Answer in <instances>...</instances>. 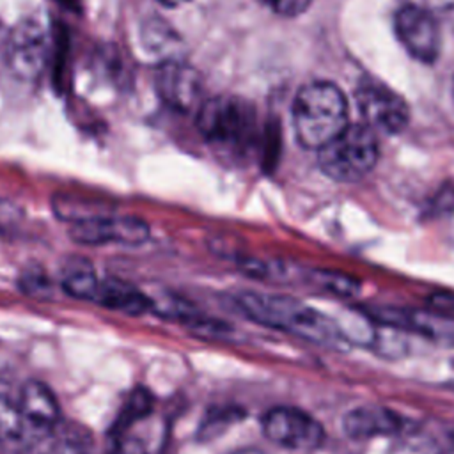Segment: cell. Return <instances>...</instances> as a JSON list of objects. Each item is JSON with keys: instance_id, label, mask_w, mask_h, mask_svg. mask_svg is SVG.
I'll return each mask as SVG.
<instances>
[{"instance_id": "6", "label": "cell", "mask_w": 454, "mask_h": 454, "mask_svg": "<svg viewBox=\"0 0 454 454\" xmlns=\"http://www.w3.org/2000/svg\"><path fill=\"white\" fill-rule=\"evenodd\" d=\"M394 32L404 50L422 64H434L442 51V27L438 18L413 2L403 4L394 14Z\"/></svg>"}, {"instance_id": "32", "label": "cell", "mask_w": 454, "mask_h": 454, "mask_svg": "<svg viewBox=\"0 0 454 454\" xmlns=\"http://www.w3.org/2000/svg\"><path fill=\"white\" fill-rule=\"evenodd\" d=\"M0 30H2V27H0Z\"/></svg>"}, {"instance_id": "30", "label": "cell", "mask_w": 454, "mask_h": 454, "mask_svg": "<svg viewBox=\"0 0 454 454\" xmlns=\"http://www.w3.org/2000/svg\"><path fill=\"white\" fill-rule=\"evenodd\" d=\"M438 454H454V449H449L447 452H438Z\"/></svg>"}, {"instance_id": "23", "label": "cell", "mask_w": 454, "mask_h": 454, "mask_svg": "<svg viewBox=\"0 0 454 454\" xmlns=\"http://www.w3.org/2000/svg\"><path fill=\"white\" fill-rule=\"evenodd\" d=\"M106 454H147V450L142 440L122 433V434L112 436Z\"/></svg>"}, {"instance_id": "11", "label": "cell", "mask_w": 454, "mask_h": 454, "mask_svg": "<svg viewBox=\"0 0 454 454\" xmlns=\"http://www.w3.org/2000/svg\"><path fill=\"white\" fill-rule=\"evenodd\" d=\"M69 236L80 245H142L149 238V225L138 216L99 215L83 222L71 223Z\"/></svg>"}, {"instance_id": "28", "label": "cell", "mask_w": 454, "mask_h": 454, "mask_svg": "<svg viewBox=\"0 0 454 454\" xmlns=\"http://www.w3.org/2000/svg\"><path fill=\"white\" fill-rule=\"evenodd\" d=\"M231 454H264L262 450L259 449H254V447H247V449H239V450H234Z\"/></svg>"}, {"instance_id": "26", "label": "cell", "mask_w": 454, "mask_h": 454, "mask_svg": "<svg viewBox=\"0 0 454 454\" xmlns=\"http://www.w3.org/2000/svg\"><path fill=\"white\" fill-rule=\"evenodd\" d=\"M426 7L438 18L447 21L454 28V0H424Z\"/></svg>"}, {"instance_id": "21", "label": "cell", "mask_w": 454, "mask_h": 454, "mask_svg": "<svg viewBox=\"0 0 454 454\" xmlns=\"http://www.w3.org/2000/svg\"><path fill=\"white\" fill-rule=\"evenodd\" d=\"M440 450L431 440L404 433V438L397 440L388 454H438Z\"/></svg>"}, {"instance_id": "25", "label": "cell", "mask_w": 454, "mask_h": 454, "mask_svg": "<svg viewBox=\"0 0 454 454\" xmlns=\"http://www.w3.org/2000/svg\"><path fill=\"white\" fill-rule=\"evenodd\" d=\"M433 213L454 215V183H445L433 199Z\"/></svg>"}, {"instance_id": "19", "label": "cell", "mask_w": 454, "mask_h": 454, "mask_svg": "<svg viewBox=\"0 0 454 454\" xmlns=\"http://www.w3.org/2000/svg\"><path fill=\"white\" fill-rule=\"evenodd\" d=\"M310 278L317 287H321L335 296H342V298H351V296L358 294L360 287H362L360 280H356L351 275L340 273V271L317 270V271H312Z\"/></svg>"}, {"instance_id": "8", "label": "cell", "mask_w": 454, "mask_h": 454, "mask_svg": "<svg viewBox=\"0 0 454 454\" xmlns=\"http://www.w3.org/2000/svg\"><path fill=\"white\" fill-rule=\"evenodd\" d=\"M18 403L25 422L27 452H32L39 443L50 447L60 426V408L55 394L41 381H28L21 388Z\"/></svg>"}, {"instance_id": "18", "label": "cell", "mask_w": 454, "mask_h": 454, "mask_svg": "<svg viewBox=\"0 0 454 454\" xmlns=\"http://www.w3.org/2000/svg\"><path fill=\"white\" fill-rule=\"evenodd\" d=\"M151 408H153V397L145 388H137L135 392H131L126 404L122 406L117 420L112 426V436L126 433L133 422L149 415Z\"/></svg>"}, {"instance_id": "3", "label": "cell", "mask_w": 454, "mask_h": 454, "mask_svg": "<svg viewBox=\"0 0 454 454\" xmlns=\"http://www.w3.org/2000/svg\"><path fill=\"white\" fill-rule=\"evenodd\" d=\"M197 128L213 149L238 156L255 144V108L241 96H213L197 108Z\"/></svg>"}, {"instance_id": "16", "label": "cell", "mask_w": 454, "mask_h": 454, "mask_svg": "<svg viewBox=\"0 0 454 454\" xmlns=\"http://www.w3.org/2000/svg\"><path fill=\"white\" fill-rule=\"evenodd\" d=\"M99 277L92 264L83 257H71L62 268V289L78 300H96L99 289Z\"/></svg>"}, {"instance_id": "20", "label": "cell", "mask_w": 454, "mask_h": 454, "mask_svg": "<svg viewBox=\"0 0 454 454\" xmlns=\"http://www.w3.org/2000/svg\"><path fill=\"white\" fill-rule=\"evenodd\" d=\"M239 415V411H236L234 408H218V410H211L207 413V419L202 422L200 426V436L202 438H211L216 436L218 433H222L225 427H229L232 422H236V417Z\"/></svg>"}, {"instance_id": "24", "label": "cell", "mask_w": 454, "mask_h": 454, "mask_svg": "<svg viewBox=\"0 0 454 454\" xmlns=\"http://www.w3.org/2000/svg\"><path fill=\"white\" fill-rule=\"evenodd\" d=\"M262 2L273 12L286 16V18H293V16L305 12L312 4V0H262Z\"/></svg>"}, {"instance_id": "1", "label": "cell", "mask_w": 454, "mask_h": 454, "mask_svg": "<svg viewBox=\"0 0 454 454\" xmlns=\"http://www.w3.org/2000/svg\"><path fill=\"white\" fill-rule=\"evenodd\" d=\"M239 309L255 323L275 328L307 342L344 351L349 344L333 317L291 296L243 291L236 296Z\"/></svg>"}, {"instance_id": "17", "label": "cell", "mask_w": 454, "mask_h": 454, "mask_svg": "<svg viewBox=\"0 0 454 454\" xmlns=\"http://www.w3.org/2000/svg\"><path fill=\"white\" fill-rule=\"evenodd\" d=\"M46 454H90V438L80 426H59Z\"/></svg>"}, {"instance_id": "14", "label": "cell", "mask_w": 454, "mask_h": 454, "mask_svg": "<svg viewBox=\"0 0 454 454\" xmlns=\"http://www.w3.org/2000/svg\"><path fill=\"white\" fill-rule=\"evenodd\" d=\"M96 301L106 309L119 310L128 316H140L151 310V298L121 278L101 280Z\"/></svg>"}, {"instance_id": "15", "label": "cell", "mask_w": 454, "mask_h": 454, "mask_svg": "<svg viewBox=\"0 0 454 454\" xmlns=\"http://www.w3.org/2000/svg\"><path fill=\"white\" fill-rule=\"evenodd\" d=\"M0 445L14 452H27L25 422L18 397L0 388Z\"/></svg>"}, {"instance_id": "10", "label": "cell", "mask_w": 454, "mask_h": 454, "mask_svg": "<svg viewBox=\"0 0 454 454\" xmlns=\"http://www.w3.org/2000/svg\"><path fill=\"white\" fill-rule=\"evenodd\" d=\"M374 323L385 328L406 330L419 333L436 344L454 348V314L447 310H415V309H394L383 307L367 312Z\"/></svg>"}, {"instance_id": "29", "label": "cell", "mask_w": 454, "mask_h": 454, "mask_svg": "<svg viewBox=\"0 0 454 454\" xmlns=\"http://www.w3.org/2000/svg\"><path fill=\"white\" fill-rule=\"evenodd\" d=\"M163 5H168V7H176V5H179V4H183V2H186V0H160Z\"/></svg>"}, {"instance_id": "13", "label": "cell", "mask_w": 454, "mask_h": 454, "mask_svg": "<svg viewBox=\"0 0 454 454\" xmlns=\"http://www.w3.org/2000/svg\"><path fill=\"white\" fill-rule=\"evenodd\" d=\"M342 431L353 440L399 436L406 433V419L381 404H362L344 415Z\"/></svg>"}, {"instance_id": "27", "label": "cell", "mask_w": 454, "mask_h": 454, "mask_svg": "<svg viewBox=\"0 0 454 454\" xmlns=\"http://www.w3.org/2000/svg\"><path fill=\"white\" fill-rule=\"evenodd\" d=\"M18 213H20V209L16 207V204L2 200L0 202V229L5 231V229L16 227V223L20 222Z\"/></svg>"}, {"instance_id": "31", "label": "cell", "mask_w": 454, "mask_h": 454, "mask_svg": "<svg viewBox=\"0 0 454 454\" xmlns=\"http://www.w3.org/2000/svg\"><path fill=\"white\" fill-rule=\"evenodd\" d=\"M452 96H454V82H452Z\"/></svg>"}, {"instance_id": "22", "label": "cell", "mask_w": 454, "mask_h": 454, "mask_svg": "<svg viewBox=\"0 0 454 454\" xmlns=\"http://www.w3.org/2000/svg\"><path fill=\"white\" fill-rule=\"evenodd\" d=\"M20 286L27 294H34V296H46L51 289L48 277L41 270H27L21 275Z\"/></svg>"}, {"instance_id": "12", "label": "cell", "mask_w": 454, "mask_h": 454, "mask_svg": "<svg viewBox=\"0 0 454 454\" xmlns=\"http://www.w3.org/2000/svg\"><path fill=\"white\" fill-rule=\"evenodd\" d=\"M154 87L160 99L177 112H192L202 103V78L181 60H163L154 73Z\"/></svg>"}, {"instance_id": "5", "label": "cell", "mask_w": 454, "mask_h": 454, "mask_svg": "<svg viewBox=\"0 0 454 454\" xmlns=\"http://www.w3.org/2000/svg\"><path fill=\"white\" fill-rule=\"evenodd\" d=\"M9 71L23 82L37 80L50 57V34L39 18H23L7 34L4 44Z\"/></svg>"}, {"instance_id": "9", "label": "cell", "mask_w": 454, "mask_h": 454, "mask_svg": "<svg viewBox=\"0 0 454 454\" xmlns=\"http://www.w3.org/2000/svg\"><path fill=\"white\" fill-rule=\"evenodd\" d=\"M356 105L364 117V124L388 135L403 131L410 122V108L406 101L378 82H364L356 89Z\"/></svg>"}, {"instance_id": "7", "label": "cell", "mask_w": 454, "mask_h": 454, "mask_svg": "<svg viewBox=\"0 0 454 454\" xmlns=\"http://www.w3.org/2000/svg\"><path fill=\"white\" fill-rule=\"evenodd\" d=\"M261 429L271 443L294 452H312L325 442L321 422L310 413L293 406L268 410L262 417Z\"/></svg>"}, {"instance_id": "2", "label": "cell", "mask_w": 454, "mask_h": 454, "mask_svg": "<svg viewBox=\"0 0 454 454\" xmlns=\"http://www.w3.org/2000/svg\"><path fill=\"white\" fill-rule=\"evenodd\" d=\"M291 115L296 140L305 149H321L349 124L348 101L342 90L323 80L300 87Z\"/></svg>"}, {"instance_id": "4", "label": "cell", "mask_w": 454, "mask_h": 454, "mask_svg": "<svg viewBox=\"0 0 454 454\" xmlns=\"http://www.w3.org/2000/svg\"><path fill=\"white\" fill-rule=\"evenodd\" d=\"M380 145L367 124H348L335 138L319 149V168L339 183L364 179L378 163Z\"/></svg>"}]
</instances>
